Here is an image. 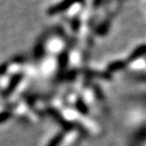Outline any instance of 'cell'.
<instances>
[{
	"instance_id": "obj_6",
	"label": "cell",
	"mask_w": 146,
	"mask_h": 146,
	"mask_svg": "<svg viewBox=\"0 0 146 146\" xmlns=\"http://www.w3.org/2000/svg\"><path fill=\"white\" fill-rule=\"evenodd\" d=\"M126 66V64L122 61H117L114 62V63L110 64L109 65V71H116L119 70V69H122Z\"/></svg>"
},
{
	"instance_id": "obj_4",
	"label": "cell",
	"mask_w": 146,
	"mask_h": 146,
	"mask_svg": "<svg viewBox=\"0 0 146 146\" xmlns=\"http://www.w3.org/2000/svg\"><path fill=\"white\" fill-rule=\"evenodd\" d=\"M145 53H146V46H141V47H139L137 50H135L134 52L132 53V55H131L130 58H129V61H134V60L138 59V58H140L142 55H144Z\"/></svg>"
},
{
	"instance_id": "obj_1",
	"label": "cell",
	"mask_w": 146,
	"mask_h": 146,
	"mask_svg": "<svg viewBox=\"0 0 146 146\" xmlns=\"http://www.w3.org/2000/svg\"><path fill=\"white\" fill-rule=\"evenodd\" d=\"M21 79H23V74H15L13 77L11 78L10 82L8 83V85L6 86V88L3 91V96H8L13 92L16 89V87L18 86V84L21 83Z\"/></svg>"
},
{
	"instance_id": "obj_3",
	"label": "cell",
	"mask_w": 146,
	"mask_h": 146,
	"mask_svg": "<svg viewBox=\"0 0 146 146\" xmlns=\"http://www.w3.org/2000/svg\"><path fill=\"white\" fill-rule=\"evenodd\" d=\"M63 138H64V133L63 132L58 133V134H56L50 140V142L47 144V146H59L61 144V142L63 141Z\"/></svg>"
},
{
	"instance_id": "obj_5",
	"label": "cell",
	"mask_w": 146,
	"mask_h": 146,
	"mask_svg": "<svg viewBox=\"0 0 146 146\" xmlns=\"http://www.w3.org/2000/svg\"><path fill=\"white\" fill-rule=\"evenodd\" d=\"M76 109H77L78 111H79V113H81L82 115H87L89 112L88 107H87L84 102L82 100H80V98H78V100H76Z\"/></svg>"
},
{
	"instance_id": "obj_7",
	"label": "cell",
	"mask_w": 146,
	"mask_h": 146,
	"mask_svg": "<svg viewBox=\"0 0 146 146\" xmlns=\"http://www.w3.org/2000/svg\"><path fill=\"white\" fill-rule=\"evenodd\" d=\"M12 113L10 111H6V112H3L0 114V124L4 123L5 121H7L9 118H11Z\"/></svg>"
},
{
	"instance_id": "obj_2",
	"label": "cell",
	"mask_w": 146,
	"mask_h": 146,
	"mask_svg": "<svg viewBox=\"0 0 146 146\" xmlns=\"http://www.w3.org/2000/svg\"><path fill=\"white\" fill-rule=\"evenodd\" d=\"M77 1L78 0H65L64 2L60 3V4L56 5V6H54L53 8H51L50 13L53 14V13H56V12L63 11L64 9H67V7L70 6L71 4H74V3L77 2Z\"/></svg>"
}]
</instances>
